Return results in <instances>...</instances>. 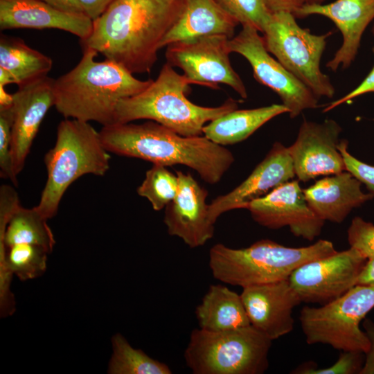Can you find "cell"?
<instances>
[{
    "label": "cell",
    "mask_w": 374,
    "mask_h": 374,
    "mask_svg": "<svg viewBox=\"0 0 374 374\" xmlns=\"http://www.w3.org/2000/svg\"><path fill=\"white\" fill-rule=\"evenodd\" d=\"M372 33H373V36H374V26H373V28H372Z\"/></svg>",
    "instance_id": "b9f144b4"
},
{
    "label": "cell",
    "mask_w": 374,
    "mask_h": 374,
    "mask_svg": "<svg viewBox=\"0 0 374 374\" xmlns=\"http://www.w3.org/2000/svg\"><path fill=\"white\" fill-rule=\"evenodd\" d=\"M240 295L250 324L272 341L294 329L293 310L302 302L288 279L246 287Z\"/></svg>",
    "instance_id": "ac0fdd59"
},
{
    "label": "cell",
    "mask_w": 374,
    "mask_h": 374,
    "mask_svg": "<svg viewBox=\"0 0 374 374\" xmlns=\"http://www.w3.org/2000/svg\"><path fill=\"white\" fill-rule=\"evenodd\" d=\"M84 49L78 64L54 80L55 107L65 118L112 125L118 102L145 90L153 81L141 80L125 67Z\"/></svg>",
    "instance_id": "3957f363"
},
{
    "label": "cell",
    "mask_w": 374,
    "mask_h": 374,
    "mask_svg": "<svg viewBox=\"0 0 374 374\" xmlns=\"http://www.w3.org/2000/svg\"><path fill=\"white\" fill-rule=\"evenodd\" d=\"M178 177L169 171L166 166L153 164L146 171L145 179L138 187L136 192L146 198L154 211L165 208L177 195Z\"/></svg>",
    "instance_id": "f1b7e54d"
},
{
    "label": "cell",
    "mask_w": 374,
    "mask_h": 374,
    "mask_svg": "<svg viewBox=\"0 0 374 374\" xmlns=\"http://www.w3.org/2000/svg\"><path fill=\"white\" fill-rule=\"evenodd\" d=\"M115 0H79L84 12L93 21L99 17Z\"/></svg>",
    "instance_id": "74e56055"
},
{
    "label": "cell",
    "mask_w": 374,
    "mask_h": 374,
    "mask_svg": "<svg viewBox=\"0 0 374 374\" xmlns=\"http://www.w3.org/2000/svg\"><path fill=\"white\" fill-rule=\"evenodd\" d=\"M178 190L165 207L163 222L169 235L181 238L190 248L204 245L215 232L206 204L207 190L190 173L177 171Z\"/></svg>",
    "instance_id": "9a60e30c"
},
{
    "label": "cell",
    "mask_w": 374,
    "mask_h": 374,
    "mask_svg": "<svg viewBox=\"0 0 374 374\" xmlns=\"http://www.w3.org/2000/svg\"><path fill=\"white\" fill-rule=\"evenodd\" d=\"M238 24L216 0H184L179 16L164 37L161 48L207 35H220L231 39Z\"/></svg>",
    "instance_id": "7402d4cb"
},
{
    "label": "cell",
    "mask_w": 374,
    "mask_h": 374,
    "mask_svg": "<svg viewBox=\"0 0 374 374\" xmlns=\"http://www.w3.org/2000/svg\"><path fill=\"white\" fill-rule=\"evenodd\" d=\"M336 251L326 240L302 247H285L267 239L241 249L217 243L209 251L208 265L215 279L244 288L287 280L301 265Z\"/></svg>",
    "instance_id": "5b68a950"
},
{
    "label": "cell",
    "mask_w": 374,
    "mask_h": 374,
    "mask_svg": "<svg viewBox=\"0 0 374 374\" xmlns=\"http://www.w3.org/2000/svg\"><path fill=\"white\" fill-rule=\"evenodd\" d=\"M357 284L374 285V258L367 260L359 277Z\"/></svg>",
    "instance_id": "ab89813d"
},
{
    "label": "cell",
    "mask_w": 374,
    "mask_h": 374,
    "mask_svg": "<svg viewBox=\"0 0 374 374\" xmlns=\"http://www.w3.org/2000/svg\"><path fill=\"white\" fill-rule=\"evenodd\" d=\"M113 353L109 363L110 374H171L165 363L152 359L143 350L133 348L121 334L112 339Z\"/></svg>",
    "instance_id": "83f0119b"
},
{
    "label": "cell",
    "mask_w": 374,
    "mask_h": 374,
    "mask_svg": "<svg viewBox=\"0 0 374 374\" xmlns=\"http://www.w3.org/2000/svg\"><path fill=\"white\" fill-rule=\"evenodd\" d=\"M271 12H287L293 15L306 3V0H262Z\"/></svg>",
    "instance_id": "8d00e7d4"
},
{
    "label": "cell",
    "mask_w": 374,
    "mask_h": 374,
    "mask_svg": "<svg viewBox=\"0 0 374 374\" xmlns=\"http://www.w3.org/2000/svg\"><path fill=\"white\" fill-rule=\"evenodd\" d=\"M326 0H306V3H323Z\"/></svg>",
    "instance_id": "60d3db41"
},
{
    "label": "cell",
    "mask_w": 374,
    "mask_h": 374,
    "mask_svg": "<svg viewBox=\"0 0 374 374\" xmlns=\"http://www.w3.org/2000/svg\"><path fill=\"white\" fill-rule=\"evenodd\" d=\"M323 16L341 33L343 41L326 66L332 71L346 69L356 57L362 35L374 19V0H336L329 3H305L294 14L296 18Z\"/></svg>",
    "instance_id": "d6986e66"
},
{
    "label": "cell",
    "mask_w": 374,
    "mask_h": 374,
    "mask_svg": "<svg viewBox=\"0 0 374 374\" xmlns=\"http://www.w3.org/2000/svg\"><path fill=\"white\" fill-rule=\"evenodd\" d=\"M247 209L260 225L271 229L288 226L293 235L310 241L320 235L325 222L311 210L296 180L252 201Z\"/></svg>",
    "instance_id": "4fadbf2b"
},
{
    "label": "cell",
    "mask_w": 374,
    "mask_h": 374,
    "mask_svg": "<svg viewBox=\"0 0 374 374\" xmlns=\"http://www.w3.org/2000/svg\"><path fill=\"white\" fill-rule=\"evenodd\" d=\"M362 183L345 170L318 180L303 189L308 206L320 219L341 223L351 211L372 199L374 194L365 193Z\"/></svg>",
    "instance_id": "44dd1931"
},
{
    "label": "cell",
    "mask_w": 374,
    "mask_h": 374,
    "mask_svg": "<svg viewBox=\"0 0 374 374\" xmlns=\"http://www.w3.org/2000/svg\"><path fill=\"white\" fill-rule=\"evenodd\" d=\"M374 53V47L373 48ZM374 92V66L363 81L353 90L341 97L340 98L330 103L323 109V112H328L335 107L343 105L349 100L367 93Z\"/></svg>",
    "instance_id": "e575fe53"
},
{
    "label": "cell",
    "mask_w": 374,
    "mask_h": 374,
    "mask_svg": "<svg viewBox=\"0 0 374 374\" xmlns=\"http://www.w3.org/2000/svg\"><path fill=\"white\" fill-rule=\"evenodd\" d=\"M47 220L35 206L27 208L20 205L0 235V253L7 247L21 243L37 245L51 252L55 241Z\"/></svg>",
    "instance_id": "484cf974"
},
{
    "label": "cell",
    "mask_w": 374,
    "mask_h": 374,
    "mask_svg": "<svg viewBox=\"0 0 374 374\" xmlns=\"http://www.w3.org/2000/svg\"><path fill=\"white\" fill-rule=\"evenodd\" d=\"M295 18L287 12L271 13L262 32L266 49L318 98H331L335 89L320 64L327 39L332 32L312 34L301 28Z\"/></svg>",
    "instance_id": "9c48e42d"
},
{
    "label": "cell",
    "mask_w": 374,
    "mask_h": 374,
    "mask_svg": "<svg viewBox=\"0 0 374 374\" xmlns=\"http://www.w3.org/2000/svg\"><path fill=\"white\" fill-rule=\"evenodd\" d=\"M341 127L333 119L323 123L303 120L294 143L287 148L295 175L307 182L321 175L346 170L338 150Z\"/></svg>",
    "instance_id": "5bb4252c"
},
{
    "label": "cell",
    "mask_w": 374,
    "mask_h": 374,
    "mask_svg": "<svg viewBox=\"0 0 374 374\" xmlns=\"http://www.w3.org/2000/svg\"><path fill=\"white\" fill-rule=\"evenodd\" d=\"M199 328L212 332L251 325L241 295L225 285H211L196 307Z\"/></svg>",
    "instance_id": "cb8c5ba5"
},
{
    "label": "cell",
    "mask_w": 374,
    "mask_h": 374,
    "mask_svg": "<svg viewBox=\"0 0 374 374\" xmlns=\"http://www.w3.org/2000/svg\"><path fill=\"white\" fill-rule=\"evenodd\" d=\"M350 247L359 251L367 260L374 258V224L360 217L353 219L347 231Z\"/></svg>",
    "instance_id": "1f68e13d"
},
{
    "label": "cell",
    "mask_w": 374,
    "mask_h": 374,
    "mask_svg": "<svg viewBox=\"0 0 374 374\" xmlns=\"http://www.w3.org/2000/svg\"><path fill=\"white\" fill-rule=\"evenodd\" d=\"M54 80L48 75L41 77L18 87L12 94L11 151L17 175L25 166L44 116L55 106Z\"/></svg>",
    "instance_id": "2e32d148"
},
{
    "label": "cell",
    "mask_w": 374,
    "mask_h": 374,
    "mask_svg": "<svg viewBox=\"0 0 374 374\" xmlns=\"http://www.w3.org/2000/svg\"><path fill=\"white\" fill-rule=\"evenodd\" d=\"M100 132L89 122L65 118L57 128L55 145L44 157L47 179L35 206L47 220L57 213L67 188L85 175L104 176L111 156Z\"/></svg>",
    "instance_id": "8992f818"
},
{
    "label": "cell",
    "mask_w": 374,
    "mask_h": 374,
    "mask_svg": "<svg viewBox=\"0 0 374 374\" xmlns=\"http://www.w3.org/2000/svg\"><path fill=\"white\" fill-rule=\"evenodd\" d=\"M287 148L275 142L263 160L248 177L229 193L218 196L209 204V217L216 222L223 213L234 209H247L249 203L260 198L295 177Z\"/></svg>",
    "instance_id": "e0dca14e"
},
{
    "label": "cell",
    "mask_w": 374,
    "mask_h": 374,
    "mask_svg": "<svg viewBox=\"0 0 374 374\" xmlns=\"http://www.w3.org/2000/svg\"><path fill=\"white\" fill-rule=\"evenodd\" d=\"M373 308L374 285L365 284L320 307L304 306L299 319L306 342L366 354L370 341L360 323Z\"/></svg>",
    "instance_id": "ba28073f"
},
{
    "label": "cell",
    "mask_w": 374,
    "mask_h": 374,
    "mask_svg": "<svg viewBox=\"0 0 374 374\" xmlns=\"http://www.w3.org/2000/svg\"><path fill=\"white\" fill-rule=\"evenodd\" d=\"M13 105L0 109V176L17 184L11 151Z\"/></svg>",
    "instance_id": "4dcf8cb0"
},
{
    "label": "cell",
    "mask_w": 374,
    "mask_h": 374,
    "mask_svg": "<svg viewBox=\"0 0 374 374\" xmlns=\"http://www.w3.org/2000/svg\"><path fill=\"white\" fill-rule=\"evenodd\" d=\"M51 57L28 46L21 38L1 35L0 87L10 83L20 87L51 70Z\"/></svg>",
    "instance_id": "603a6c76"
},
{
    "label": "cell",
    "mask_w": 374,
    "mask_h": 374,
    "mask_svg": "<svg viewBox=\"0 0 374 374\" xmlns=\"http://www.w3.org/2000/svg\"><path fill=\"white\" fill-rule=\"evenodd\" d=\"M42 247L30 244H16L0 254L1 299L8 301L9 278L14 273L21 280L36 278L46 267L47 254Z\"/></svg>",
    "instance_id": "4316f807"
},
{
    "label": "cell",
    "mask_w": 374,
    "mask_h": 374,
    "mask_svg": "<svg viewBox=\"0 0 374 374\" xmlns=\"http://www.w3.org/2000/svg\"><path fill=\"white\" fill-rule=\"evenodd\" d=\"M191 82L168 63L158 77L143 91L121 100L116 108L114 123H127L139 119L159 123L184 136L202 134L204 126L238 109V102L228 98L217 107L197 105L187 98Z\"/></svg>",
    "instance_id": "277c9868"
},
{
    "label": "cell",
    "mask_w": 374,
    "mask_h": 374,
    "mask_svg": "<svg viewBox=\"0 0 374 374\" xmlns=\"http://www.w3.org/2000/svg\"><path fill=\"white\" fill-rule=\"evenodd\" d=\"M362 354L356 351H343L337 362L323 368H307L298 370L302 374H353L360 373L363 366Z\"/></svg>",
    "instance_id": "d6a6232c"
},
{
    "label": "cell",
    "mask_w": 374,
    "mask_h": 374,
    "mask_svg": "<svg viewBox=\"0 0 374 374\" xmlns=\"http://www.w3.org/2000/svg\"><path fill=\"white\" fill-rule=\"evenodd\" d=\"M366 261L359 251L350 247L301 265L288 280L301 302L322 305L357 285Z\"/></svg>",
    "instance_id": "7c38bea8"
},
{
    "label": "cell",
    "mask_w": 374,
    "mask_h": 374,
    "mask_svg": "<svg viewBox=\"0 0 374 374\" xmlns=\"http://www.w3.org/2000/svg\"><path fill=\"white\" fill-rule=\"evenodd\" d=\"M184 0H115L93 21L80 40L131 73H149L161 44L179 16Z\"/></svg>",
    "instance_id": "6da1fadb"
},
{
    "label": "cell",
    "mask_w": 374,
    "mask_h": 374,
    "mask_svg": "<svg viewBox=\"0 0 374 374\" xmlns=\"http://www.w3.org/2000/svg\"><path fill=\"white\" fill-rule=\"evenodd\" d=\"M229 39L213 35L170 44L166 62L181 69L191 84L214 89H219L218 84H226L246 99L245 85L230 62Z\"/></svg>",
    "instance_id": "30bf717a"
},
{
    "label": "cell",
    "mask_w": 374,
    "mask_h": 374,
    "mask_svg": "<svg viewBox=\"0 0 374 374\" xmlns=\"http://www.w3.org/2000/svg\"><path fill=\"white\" fill-rule=\"evenodd\" d=\"M229 41L231 53L243 56L250 64L254 78L269 87L288 109L290 118L319 107V98L266 49L262 36L255 28L244 25Z\"/></svg>",
    "instance_id": "8fae6325"
},
{
    "label": "cell",
    "mask_w": 374,
    "mask_h": 374,
    "mask_svg": "<svg viewBox=\"0 0 374 374\" xmlns=\"http://www.w3.org/2000/svg\"><path fill=\"white\" fill-rule=\"evenodd\" d=\"M93 20L84 13L56 9L41 0H0V29L55 28L72 33L80 40L91 33Z\"/></svg>",
    "instance_id": "ffe728a7"
},
{
    "label": "cell",
    "mask_w": 374,
    "mask_h": 374,
    "mask_svg": "<svg viewBox=\"0 0 374 374\" xmlns=\"http://www.w3.org/2000/svg\"><path fill=\"white\" fill-rule=\"evenodd\" d=\"M363 327L368 337L370 348L365 354V362L359 373L374 374V323L371 320L366 319L363 322Z\"/></svg>",
    "instance_id": "d590c367"
},
{
    "label": "cell",
    "mask_w": 374,
    "mask_h": 374,
    "mask_svg": "<svg viewBox=\"0 0 374 374\" xmlns=\"http://www.w3.org/2000/svg\"><path fill=\"white\" fill-rule=\"evenodd\" d=\"M348 142L343 139L338 144V150L342 155L346 170L350 172L370 193L374 194V166L364 163L353 157L348 150Z\"/></svg>",
    "instance_id": "836d02e7"
},
{
    "label": "cell",
    "mask_w": 374,
    "mask_h": 374,
    "mask_svg": "<svg viewBox=\"0 0 374 374\" xmlns=\"http://www.w3.org/2000/svg\"><path fill=\"white\" fill-rule=\"evenodd\" d=\"M242 26H252L262 33L271 13L262 0H216Z\"/></svg>",
    "instance_id": "f546056e"
},
{
    "label": "cell",
    "mask_w": 374,
    "mask_h": 374,
    "mask_svg": "<svg viewBox=\"0 0 374 374\" xmlns=\"http://www.w3.org/2000/svg\"><path fill=\"white\" fill-rule=\"evenodd\" d=\"M60 10L75 14L84 13L79 0H41Z\"/></svg>",
    "instance_id": "f35d334b"
},
{
    "label": "cell",
    "mask_w": 374,
    "mask_h": 374,
    "mask_svg": "<svg viewBox=\"0 0 374 374\" xmlns=\"http://www.w3.org/2000/svg\"><path fill=\"white\" fill-rule=\"evenodd\" d=\"M288 113L283 104L247 109H234L211 121L203 127L202 134L224 146L240 143L273 118Z\"/></svg>",
    "instance_id": "d4e9b609"
},
{
    "label": "cell",
    "mask_w": 374,
    "mask_h": 374,
    "mask_svg": "<svg viewBox=\"0 0 374 374\" xmlns=\"http://www.w3.org/2000/svg\"><path fill=\"white\" fill-rule=\"evenodd\" d=\"M99 132L109 152L166 167L183 165L210 184L220 181L235 160L230 150L204 136H184L153 121L115 123Z\"/></svg>",
    "instance_id": "7a4b0ae2"
},
{
    "label": "cell",
    "mask_w": 374,
    "mask_h": 374,
    "mask_svg": "<svg viewBox=\"0 0 374 374\" xmlns=\"http://www.w3.org/2000/svg\"><path fill=\"white\" fill-rule=\"evenodd\" d=\"M272 340L253 326L220 332L193 330L184 357L194 374H261Z\"/></svg>",
    "instance_id": "52a82bcc"
}]
</instances>
